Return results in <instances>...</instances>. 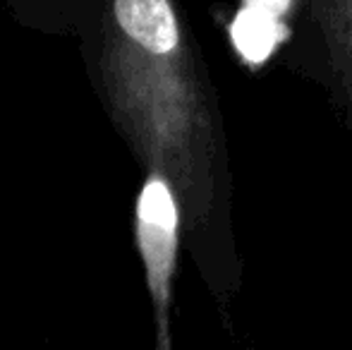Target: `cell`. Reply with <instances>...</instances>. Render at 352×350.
Here are the masks:
<instances>
[{
	"mask_svg": "<svg viewBox=\"0 0 352 350\" xmlns=\"http://www.w3.org/2000/svg\"><path fill=\"white\" fill-rule=\"evenodd\" d=\"M135 238L140 248L146 285L156 309L158 338L168 346V303L170 281L175 274L177 245H180V209L170 182L158 171L144 180L135 204Z\"/></svg>",
	"mask_w": 352,
	"mask_h": 350,
	"instance_id": "obj_1",
	"label": "cell"
},
{
	"mask_svg": "<svg viewBox=\"0 0 352 350\" xmlns=\"http://www.w3.org/2000/svg\"><path fill=\"white\" fill-rule=\"evenodd\" d=\"M230 34L237 53L247 63L259 65L278 46V41L283 39V27L278 22V14L266 12V10L254 8V5H247V8H242L237 12Z\"/></svg>",
	"mask_w": 352,
	"mask_h": 350,
	"instance_id": "obj_2",
	"label": "cell"
},
{
	"mask_svg": "<svg viewBox=\"0 0 352 350\" xmlns=\"http://www.w3.org/2000/svg\"><path fill=\"white\" fill-rule=\"evenodd\" d=\"M247 5H254V8H261L266 12H274L280 17L287 10V5H290V0H247Z\"/></svg>",
	"mask_w": 352,
	"mask_h": 350,
	"instance_id": "obj_3",
	"label": "cell"
}]
</instances>
